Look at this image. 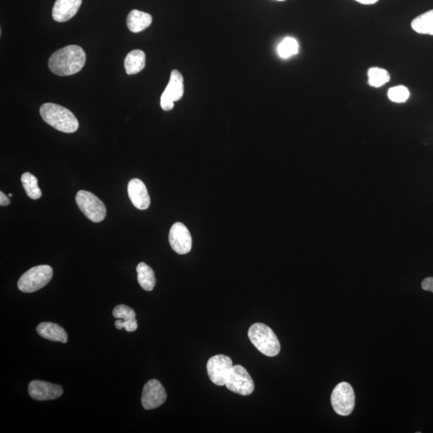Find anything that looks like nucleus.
<instances>
[{
	"label": "nucleus",
	"instance_id": "nucleus-2",
	"mask_svg": "<svg viewBox=\"0 0 433 433\" xmlns=\"http://www.w3.org/2000/svg\"><path fill=\"white\" fill-rule=\"evenodd\" d=\"M40 112L43 120L58 131L73 134L79 128V122L75 115L63 106L46 103L40 107Z\"/></svg>",
	"mask_w": 433,
	"mask_h": 433
},
{
	"label": "nucleus",
	"instance_id": "nucleus-23",
	"mask_svg": "<svg viewBox=\"0 0 433 433\" xmlns=\"http://www.w3.org/2000/svg\"><path fill=\"white\" fill-rule=\"evenodd\" d=\"M388 97L393 102L403 103L410 97V92L405 86H395L388 90Z\"/></svg>",
	"mask_w": 433,
	"mask_h": 433
},
{
	"label": "nucleus",
	"instance_id": "nucleus-1",
	"mask_svg": "<svg viewBox=\"0 0 433 433\" xmlns=\"http://www.w3.org/2000/svg\"><path fill=\"white\" fill-rule=\"evenodd\" d=\"M85 52L77 45H69L53 53L49 61V68L53 74L68 76L76 74L84 68Z\"/></svg>",
	"mask_w": 433,
	"mask_h": 433
},
{
	"label": "nucleus",
	"instance_id": "nucleus-11",
	"mask_svg": "<svg viewBox=\"0 0 433 433\" xmlns=\"http://www.w3.org/2000/svg\"><path fill=\"white\" fill-rule=\"evenodd\" d=\"M169 240L172 249L177 254H186L191 251V235L182 223H176L171 227Z\"/></svg>",
	"mask_w": 433,
	"mask_h": 433
},
{
	"label": "nucleus",
	"instance_id": "nucleus-28",
	"mask_svg": "<svg viewBox=\"0 0 433 433\" xmlns=\"http://www.w3.org/2000/svg\"><path fill=\"white\" fill-rule=\"evenodd\" d=\"M355 1L365 5H372L375 4L379 1V0H355Z\"/></svg>",
	"mask_w": 433,
	"mask_h": 433
},
{
	"label": "nucleus",
	"instance_id": "nucleus-4",
	"mask_svg": "<svg viewBox=\"0 0 433 433\" xmlns=\"http://www.w3.org/2000/svg\"><path fill=\"white\" fill-rule=\"evenodd\" d=\"M53 275V270L49 265H40L28 270L23 274L18 288L25 293H32L42 289L49 283Z\"/></svg>",
	"mask_w": 433,
	"mask_h": 433
},
{
	"label": "nucleus",
	"instance_id": "nucleus-10",
	"mask_svg": "<svg viewBox=\"0 0 433 433\" xmlns=\"http://www.w3.org/2000/svg\"><path fill=\"white\" fill-rule=\"evenodd\" d=\"M167 398V394L157 379H150L148 381L142 391L141 403L146 410H152L162 406Z\"/></svg>",
	"mask_w": 433,
	"mask_h": 433
},
{
	"label": "nucleus",
	"instance_id": "nucleus-22",
	"mask_svg": "<svg viewBox=\"0 0 433 433\" xmlns=\"http://www.w3.org/2000/svg\"><path fill=\"white\" fill-rule=\"evenodd\" d=\"M278 52L283 59H287L299 52V44L294 38L287 37L278 47Z\"/></svg>",
	"mask_w": 433,
	"mask_h": 433
},
{
	"label": "nucleus",
	"instance_id": "nucleus-5",
	"mask_svg": "<svg viewBox=\"0 0 433 433\" xmlns=\"http://www.w3.org/2000/svg\"><path fill=\"white\" fill-rule=\"evenodd\" d=\"M76 201L82 213L92 222H102L105 218L106 207L96 195L81 191L76 196Z\"/></svg>",
	"mask_w": 433,
	"mask_h": 433
},
{
	"label": "nucleus",
	"instance_id": "nucleus-14",
	"mask_svg": "<svg viewBox=\"0 0 433 433\" xmlns=\"http://www.w3.org/2000/svg\"><path fill=\"white\" fill-rule=\"evenodd\" d=\"M82 4V0H57L52 9L53 20L64 23L72 19Z\"/></svg>",
	"mask_w": 433,
	"mask_h": 433
},
{
	"label": "nucleus",
	"instance_id": "nucleus-26",
	"mask_svg": "<svg viewBox=\"0 0 433 433\" xmlns=\"http://www.w3.org/2000/svg\"><path fill=\"white\" fill-rule=\"evenodd\" d=\"M421 287H422L423 290H426V292L433 293V277L425 278L422 283H421Z\"/></svg>",
	"mask_w": 433,
	"mask_h": 433
},
{
	"label": "nucleus",
	"instance_id": "nucleus-19",
	"mask_svg": "<svg viewBox=\"0 0 433 433\" xmlns=\"http://www.w3.org/2000/svg\"><path fill=\"white\" fill-rule=\"evenodd\" d=\"M411 27L419 34L433 35V10L415 18Z\"/></svg>",
	"mask_w": 433,
	"mask_h": 433
},
{
	"label": "nucleus",
	"instance_id": "nucleus-13",
	"mask_svg": "<svg viewBox=\"0 0 433 433\" xmlns=\"http://www.w3.org/2000/svg\"><path fill=\"white\" fill-rule=\"evenodd\" d=\"M128 194L136 208L141 210L149 208L150 197L143 182L138 179L130 181L128 185Z\"/></svg>",
	"mask_w": 433,
	"mask_h": 433
},
{
	"label": "nucleus",
	"instance_id": "nucleus-6",
	"mask_svg": "<svg viewBox=\"0 0 433 433\" xmlns=\"http://www.w3.org/2000/svg\"><path fill=\"white\" fill-rule=\"evenodd\" d=\"M332 408L337 414L347 417L355 408V397L352 387L348 383L342 382L336 385L331 396Z\"/></svg>",
	"mask_w": 433,
	"mask_h": 433
},
{
	"label": "nucleus",
	"instance_id": "nucleus-8",
	"mask_svg": "<svg viewBox=\"0 0 433 433\" xmlns=\"http://www.w3.org/2000/svg\"><path fill=\"white\" fill-rule=\"evenodd\" d=\"M233 367L232 360L224 355H217L211 357L207 362L206 366L210 381L218 386L225 385Z\"/></svg>",
	"mask_w": 433,
	"mask_h": 433
},
{
	"label": "nucleus",
	"instance_id": "nucleus-20",
	"mask_svg": "<svg viewBox=\"0 0 433 433\" xmlns=\"http://www.w3.org/2000/svg\"><path fill=\"white\" fill-rule=\"evenodd\" d=\"M21 182L29 198L33 200L41 198L42 192L38 186L37 177L30 173H25L21 177Z\"/></svg>",
	"mask_w": 433,
	"mask_h": 433
},
{
	"label": "nucleus",
	"instance_id": "nucleus-7",
	"mask_svg": "<svg viewBox=\"0 0 433 433\" xmlns=\"http://www.w3.org/2000/svg\"><path fill=\"white\" fill-rule=\"evenodd\" d=\"M225 386L236 394L251 395L254 390V383L245 367L235 365L229 373Z\"/></svg>",
	"mask_w": 433,
	"mask_h": 433
},
{
	"label": "nucleus",
	"instance_id": "nucleus-27",
	"mask_svg": "<svg viewBox=\"0 0 433 433\" xmlns=\"http://www.w3.org/2000/svg\"><path fill=\"white\" fill-rule=\"evenodd\" d=\"M10 204V200L2 191L0 192V205L7 206Z\"/></svg>",
	"mask_w": 433,
	"mask_h": 433
},
{
	"label": "nucleus",
	"instance_id": "nucleus-15",
	"mask_svg": "<svg viewBox=\"0 0 433 433\" xmlns=\"http://www.w3.org/2000/svg\"><path fill=\"white\" fill-rule=\"evenodd\" d=\"M37 331L38 334L46 340L54 342L67 343L68 335L66 331L54 323L45 322L39 324Z\"/></svg>",
	"mask_w": 433,
	"mask_h": 433
},
{
	"label": "nucleus",
	"instance_id": "nucleus-17",
	"mask_svg": "<svg viewBox=\"0 0 433 433\" xmlns=\"http://www.w3.org/2000/svg\"><path fill=\"white\" fill-rule=\"evenodd\" d=\"M146 53L136 49L130 52L124 59V68L128 75H134L141 72L146 66Z\"/></svg>",
	"mask_w": 433,
	"mask_h": 433
},
{
	"label": "nucleus",
	"instance_id": "nucleus-16",
	"mask_svg": "<svg viewBox=\"0 0 433 433\" xmlns=\"http://www.w3.org/2000/svg\"><path fill=\"white\" fill-rule=\"evenodd\" d=\"M153 22L150 14L139 10H132L127 17V27L130 32L138 33L149 28Z\"/></svg>",
	"mask_w": 433,
	"mask_h": 433
},
{
	"label": "nucleus",
	"instance_id": "nucleus-9",
	"mask_svg": "<svg viewBox=\"0 0 433 433\" xmlns=\"http://www.w3.org/2000/svg\"><path fill=\"white\" fill-rule=\"evenodd\" d=\"M184 95V79L179 70H173L170 79L161 97V107L164 111L174 109V102H179Z\"/></svg>",
	"mask_w": 433,
	"mask_h": 433
},
{
	"label": "nucleus",
	"instance_id": "nucleus-29",
	"mask_svg": "<svg viewBox=\"0 0 433 433\" xmlns=\"http://www.w3.org/2000/svg\"><path fill=\"white\" fill-rule=\"evenodd\" d=\"M8 196H9V197H13V194H10Z\"/></svg>",
	"mask_w": 433,
	"mask_h": 433
},
{
	"label": "nucleus",
	"instance_id": "nucleus-18",
	"mask_svg": "<svg viewBox=\"0 0 433 433\" xmlns=\"http://www.w3.org/2000/svg\"><path fill=\"white\" fill-rule=\"evenodd\" d=\"M138 280L141 287L147 292H151L156 285V277L153 270L145 263H141L136 266Z\"/></svg>",
	"mask_w": 433,
	"mask_h": 433
},
{
	"label": "nucleus",
	"instance_id": "nucleus-12",
	"mask_svg": "<svg viewBox=\"0 0 433 433\" xmlns=\"http://www.w3.org/2000/svg\"><path fill=\"white\" fill-rule=\"evenodd\" d=\"M28 393L39 401L56 400L63 394L60 385L41 381H33L28 385Z\"/></svg>",
	"mask_w": 433,
	"mask_h": 433
},
{
	"label": "nucleus",
	"instance_id": "nucleus-21",
	"mask_svg": "<svg viewBox=\"0 0 433 433\" xmlns=\"http://www.w3.org/2000/svg\"><path fill=\"white\" fill-rule=\"evenodd\" d=\"M369 76V85L372 87L379 88L390 81V75L388 71L381 68H371L367 71Z\"/></svg>",
	"mask_w": 433,
	"mask_h": 433
},
{
	"label": "nucleus",
	"instance_id": "nucleus-3",
	"mask_svg": "<svg viewBox=\"0 0 433 433\" xmlns=\"http://www.w3.org/2000/svg\"><path fill=\"white\" fill-rule=\"evenodd\" d=\"M253 345L266 357H274L280 352L281 345L275 332L268 325L256 323L248 331Z\"/></svg>",
	"mask_w": 433,
	"mask_h": 433
},
{
	"label": "nucleus",
	"instance_id": "nucleus-24",
	"mask_svg": "<svg viewBox=\"0 0 433 433\" xmlns=\"http://www.w3.org/2000/svg\"><path fill=\"white\" fill-rule=\"evenodd\" d=\"M112 314L117 319H121L124 322L136 321V313L128 306L118 305L114 308Z\"/></svg>",
	"mask_w": 433,
	"mask_h": 433
},
{
	"label": "nucleus",
	"instance_id": "nucleus-30",
	"mask_svg": "<svg viewBox=\"0 0 433 433\" xmlns=\"http://www.w3.org/2000/svg\"><path fill=\"white\" fill-rule=\"evenodd\" d=\"M277 1H285V0H277Z\"/></svg>",
	"mask_w": 433,
	"mask_h": 433
},
{
	"label": "nucleus",
	"instance_id": "nucleus-25",
	"mask_svg": "<svg viewBox=\"0 0 433 433\" xmlns=\"http://www.w3.org/2000/svg\"><path fill=\"white\" fill-rule=\"evenodd\" d=\"M115 327L118 330H121L122 328L126 329V331L129 332L135 331L138 329V321H132V322H124L122 319H119L117 320L115 323Z\"/></svg>",
	"mask_w": 433,
	"mask_h": 433
}]
</instances>
